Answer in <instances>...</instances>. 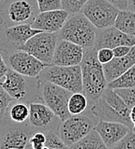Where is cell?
Returning <instances> with one entry per match:
<instances>
[{"mask_svg": "<svg viewBox=\"0 0 135 149\" xmlns=\"http://www.w3.org/2000/svg\"><path fill=\"white\" fill-rule=\"evenodd\" d=\"M97 50L93 47L84 48V58L80 63L83 93L85 95L89 107L93 106L108 87L102 65L97 60Z\"/></svg>", "mask_w": 135, "mask_h": 149, "instance_id": "6da1fadb", "label": "cell"}, {"mask_svg": "<svg viewBox=\"0 0 135 149\" xmlns=\"http://www.w3.org/2000/svg\"><path fill=\"white\" fill-rule=\"evenodd\" d=\"M89 109L99 121L121 123L132 130L134 128L130 120L131 109L113 89L107 87L99 100Z\"/></svg>", "mask_w": 135, "mask_h": 149, "instance_id": "7a4b0ae2", "label": "cell"}, {"mask_svg": "<svg viewBox=\"0 0 135 149\" xmlns=\"http://www.w3.org/2000/svg\"><path fill=\"white\" fill-rule=\"evenodd\" d=\"M96 28L82 13L70 14L62 29L58 32L59 40H64L84 48L94 47Z\"/></svg>", "mask_w": 135, "mask_h": 149, "instance_id": "3957f363", "label": "cell"}, {"mask_svg": "<svg viewBox=\"0 0 135 149\" xmlns=\"http://www.w3.org/2000/svg\"><path fill=\"white\" fill-rule=\"evenodd\" d=\"M90 109L77 116H71L65 121L60 122L56 134L67 146L71 147L90 133L98 123Z\"/></svg>", "mask_w": 135, "mask_h": 149, "instance_id": "277c9868", "label": "cell"}, {"mask_svg": "<svg viewBox=\"0 0 135 149\" xmlns=\"http://www.w3.org/2000/svg\"><path fill=\"white\" fill-rule=\"evenodd\" d=\"M39 13L36 0H8L2 3L0 18L6 28L31 24Z\"/></svg>", "mask_w": 135, "mask_h": 149, "instance_id": "5b68a950", "label": "cell"}, {"mask_svg": "<svg viewBox=\"0 0 135 149\" xmlns=\"http://www.w3.org/2000/svg\"><path fill=\"white\" fill-rule=\"evenodd\" d=\"M37 79L60 86L72 93H83L80 65H48L43 69Z\"/></svg>", "mask_w": 135, "mask_h": 149, "instance_id": "8992f818", "label": "cell"}, {"mask_svg": "<svg viewBox=\"0 0 135 149\" xmlns=\"http://www.w3.org/2000/svg\"><path fill=\"white\" fill-rule=\"evenodd\" d=\"M35 133L28 123H15L5 115L0 119V149H26Z\"/></svg>", "mask_w": 135, "mask_h": 149, "instance_id": "52a82bcc", "label": "cell"}, {"mask_svg": "<svg viewBox=\"0 0 135 149\" xmlns=\"http://www.w3.org/2000/svg\"><path fill=\"white\" fill-rule=\"evenodd\" d=\"M38 90L40 99L61 122L71 116L68 110V101L72 92L50 82L39 79Z\"/></svg>", "mask_w": 135, "mask_h": 149, "instance_id": "ba28073f", "label": "cell"}, {"mask_svg": "<svg viewBox=\"0 0 135 149\" xmlns=\"http://www.w3.org/2000/svg\"><path fill=\"white\" fill-rule=\"evenodd\" d=\"M80 13L96 29H105L114 25L119 10L107 0H88Z\"/></svg>", "mask_w": 135, "mask_h": 149, "instance_id": "9c48e42d", "label": "cell"}, {"mask_svg": "<svg viewBox=\"0 0 135 149\" xmlns=\"http://www.w3.org/2000/svg\"><path fill=\"white\" fill-rule=\"evenodd\" d=\"M58 41V32H41L31 37L23 46L22 50L33 55L47 66L52 65L53 54Z\"/></svg>", "mask_w": 135, "mask_h": 149, "instance_id": "30bf717a", "label": "cell"}, {"mask_svg": "<svg viewBox=\"0 0 135 149\" xmlns=\"http://www.w3.org/2000/svg\"><path fill=\"white\" fill-rule=\"evenodd\" d=\"M1 54L9 69L26 77L37 78L46 66H47L22 49Z\"/></svg>", "mask_w": 135, "mask_h": 149, "instance_id": "8fae6325", "label": "cell"}, {"mask_svg": "<svg viewBox=\"0 0 135 149\" xmlns=\"http://www.w3.org/2000/svg\"><path fill=\"white\" fill-rule=\"evenodd\" d=\"M41 32L33 29L31 24L3 28L0 31V53H9L22 49L31 37Z\"/></svg>", "mask_w": 135, "mask_h": 149, "instance_id": "7c38bea8", "label": "cell"}, {"mask_svg": "<svg viewBox=\"0 0 135 149\" xmlns=\"http://www.w3.org/2000/svg\"><path fill=\"white\" fill-rule=\"evenodd\" d=\"M28 123L35 130H42L44 134L51 131H55L59 127L56 124L60 120L53 112L42 103L31 102L29 104Z\"/></svg>", "mask_w": 135, "mask_h": 149, "instance_id": "4fadbf2b", "label": "cell"}, {"mask_svg": "<svg viewBox=\"0 0 135 149\" xmlns=\"http://www.w3.org/2000/svg\"><path fill=\"white\" fill-rule=\"evenodd\" d=\"M120 46H135V37L121 32L114 26L105 29H96L93 48L96 50L100 48L113 49Z\"/></svg>", "mask_w": 135, "mask_h": 149, "instance_id": "5bb4252c", "label": "cell"}, {"mask_svg": "<svg viewBox=\"0 0 135 149\" xmlns=\"http://www.w3.org/2000/svg\"><path fill=\"white\" fill-rule=\"evenodd\" d=\"M84 48L81 46L67 41L59 40L53 54V65L60 66L79 65L84 58Z\"/></svg>", "mask_w": 135, "mask_h": 149, "instance_id": "9a60e30c", "label": "cell"}, {"mask_svg": "<svg viewBox=\"0 0 135 149\" xmlns=\"http://www.w3.org/2000/svg\"><path fill=\"white\" fill-rule=\"evenodd\" d=\"M29 77L9 69L4 76V80L0 82L3 89L12 97L15 101H27L29 94L31 83Z\"/></svg>", "mask_w": 135, "mask_h": 149, "instance_id": "2e32d148", "label": "cell"}, {"mask_svg": "<svg viewBox=\"0 0 135 149\" xmlns=\"http://www.w3.org/2000/svg\"><path fill=\"white\" fill-rule=\"evenodd\" d=\"M70 14L67 11L62 9L40 12L31 23V27L42 32H59L64 26Z\"/></svg>", "mask_w": 135, "mask_h": 149, "instance_id": "e0dca14e", "label": "cell"}, {"mask_svg": "<svg viewBox=\"0 0 135 149\" xmlns=\"http://www.w3.org/2000/svg\"><path fill=\"white\" fill-rule=\"evenodd\" d=\"M94 129L109 149L132 130L128 126L121 123L106 121H98Z\"/></svg>", "mask_w": 135, "mask_h": 149, "instance_id": "ac0fdd59", "label": "cell"}, {"mask_svg": "<svg viewBox=\"0 0 135 149\" xmlns=\"http://www.w3.org/2000/svg\"><path fill=\"white\" fill-rule=\"evenodd\" d=\"M135 65V46H133L129 54L121 58H114L111 61L102 65L104 75L108 83L118 79L128 69Z\"/></svg>", "mask_w": 135, "mask_h": 149, "instance_id": "d6986e66", "label": "cell"}, {"mask_svg": "<svg viewBox=\"0 0 135 149\" xmlns=\"http://www.w3.org/2000/svg\"><path fill=\"white\" fill-rule=\"evenodd\" d=\"M121 32L135 37V12L130 10H119L114 25Z\"/></svg>", "mask_w": 135, "mask_h": 149, "instance_id": "ffe728a7", "label": "cell"}, {"mask_svg": "<svg viewBox=\"0 0 135 149\" xmlns=\"http://www.w3.org/2000/svg\"><path fill=\"white\" fill-rule=\"evenodd\" d=\"M6 115L11 121L15 123H24L28 120L29 107L24 102L14 101L8 108Z\"/></svg>", "mask_w": 135, "mask_h": 149, "instance_id": "44dd1931", "label": "cell"}, {"mask_svg": "<svg viewBox=\"0 0 135 149\" xmlns=\"http://www.w3.org/2000/svg\"><path fill=\"white\" fill-rule=\"evenodd\" d=\"M70 149H109L102 141L95 129L89 133L84 138L70 147Z\"/></svg>", "mask_w": 135, "mask_h": 149, "instance_id": "7402d4cb", "label": "cell"}, {"mask_svg": "<svg viewBox=\"0 0 135 149\" xmlns=\"http://www.w3.org/2000/svg\"><path fill=\"white\" fill-rule=\"evenodd\" d=\"M89 107L88 100L84 93H72L68 101V110L71 116H77L84 113Z\"/></svg>", "mask_w": 135, "mask_h": 149, "instance_id": "603a6c76", "label": "cell"}, {"mask_svg": "<svg viewBox=\"0 0 135 149\" xmlns=\"http://www.w3.org/2000/svg\"><path fill=\"white\" fill-rule=\"evenodd\" d=\"M135 87V65L128 69L125 73L118 79L108 83V88L120 89V88H134Z\"/></svg>", "mask_w": 135, "mask_h": 149, "instance_id": "cb8c5ba5", "label": "cell"}, {"mask_svg": "<svg viewBox=\"0 0 135 149\" xmlns=\"http://www.w3.org/2000/svg\"><path fill=\"white\" fill-rule=\"evenodd\" d=\"M87 1L88 0H60L61 8L69 14L80 13Z\"/></svg>", "mask_w": 135, "mask_h": 149, "instance_id": "d4e9b609", "label": "cell"}, {"mask_svg": "<svg viewBox=\"0 0 135 149\" xmlns=\"http://www.w3.org/2000/svg\"><path fill=\"white\" fill-rule=\"evenodd\" d=\"M124 103L130 109L135 105V87L134 88H120L114 90Z\"/></svg>", "mask_w": 135, "mask_h": 149, "instance_id": "484cf974", "label": "cell"}, {"mask_svg": "<svg viewBox=\"0 0 135 149\" xmlns=\"http://www.w3.org/2000/svg\"><path fill=\"white\" fill-rule=\"evenodd\" d=\"M46 141L45 145L50 146L54 149H70L58 136L55 131H51L46 134Z\"/></svg>", "mask_w": 135, "mask_h": 149, "instance_id": "4316f807", "label": "cell"}, {"mask_svg": "<svg viewBox=\"0 0 135 149\" xmlns=\"http://www.w3.org/2000/svg\"><path fill=\"white\" fill-rule=\"evenodd\" d=\"M110 149H135V133L132 130Z\"/></svg>", "mask_w": 135, "mask_h": 149, "instance_id": "83f0119b", "label": "cell"}, {"mask_svg": "<svg viewBox=\"0 0 135 149\" xmlns=\"http://www.w3.org/2000/svg\"><path fill=\"white\" fill-rule=\"evenodd\" d=\"M36 3L40 12L62 9L60 0H36Z\"/></svg>", "mask_w": 135, "mask_h": 149, "instance_id": "f1b7e54d", "label": "cell"}, {"mask_svg": "<svg viewBox=\"0 0 135 149\" xmlns=\"http://www.w3.org/2000/svg\"><path fill=\"white\" fill-rule=\"evenodd\" d=\"M14 101L15 100L10 97V95L3 89L0 84V119L5 116L8 108Z\"/></svg>", "mask_w": 135, "mask_h": 149, "instance_id": "f546056e", "label": "cell"}, {"mask_svg": "<svg viewBox=\"0 0 135 149\" xmlns=\"http://www.w3.org/2000/svg\"><path fill=\"white\" fill-rule=\"evenodd\" d=\"M46 134L43 132H35L29 139L28 145L31 149H42L45 147Z\"/></svg>", "mask_w": 135, "mask_h": 149, "instance_id": "4dcf8cb0", "label": "cell"}, {"mask_svg": "<svg viewBox=\"0 0 135 149\" xmlns=\"http://www.w3.org/2000/svg\"><path fill=\"white\" fill-rule=\"evenodd\" d=\"M97 60L102 65L106 64L114 59L113 49L110 48H100L97 50Z\"/></svg>", "mask_w": 135, "mask_h": 149, "instance_id": "1f68e13d", "label": "cell"}, {"mask_svg": "<svg viewBox=\"0 0 135 149\" xmlns=\"http://www.w3.org/2000/svg\"><path fill=\"white\" fill-rule=\"evenodd\" d=\"M132 47L129 46H120L117 47L113 48V53H114V58H121L129 54L131 51Z\"/></svg>", "mask_w": 135, "mask_h": 149, "instance_id": "d6a6232c", "label": "cell"}, {"mask_svg": "<svg viewBox=\"0 0 135 149\" xmlns=\"http://www.w3.org/2000/svg\"><path fill=\"white\" fill-rule=\"evenodd\" d=\"M107 1L112 3L119 10H128V0H107Z\"/></svg>", "mask_w": 135, "mask_h": 149, "instance_id": "836d02e7", "label": "cell"}, {"mask_svg": "<svg viewBox=\"0 0 135 149\" xmlns=\"http://www.w3.org/2000/svg\"><path fill=\"white\" fill-rule=\"evenodd\" d=\"M8 70H9V67L6 64L2 54L0 53V80L3 78H4V76H5L6 72H8Z\"/></svg>", "mask_w": 135, "mask_h": 149, "instance_id": "e575fe53", "label": "cell"}, {"mask_svg": "<svg viewBox=\"0 0 135 149\" xmlns=\"http://www.w3.org/2000/svg\"><path fill=\"white\" fill-rule=\"evenodd\" d=\"M130 120H131L132 123L134 125L135 127V105L133 108H131V110H130Z\"/></svg>", "mask_w": 135, "mask_h": 149, "instance_id": "d590c367", "label": "cell"}, {"mask_svg": "<svg viewBox=\"0 0 135 149\" xmlns=\"http://www.w3.org/2000/svg\"><path fill=\"white\" fill-rule=\"evenodd\" d=\"M128 10L135 12V0H128Z\"/></svg>", "mask_w": 135, "mask_h": 149, "instance_id": "8d00e7d4", "label": "cell"}, {"mask_svg": "<svg viewBox=\"0 0 135 149\" xmlns=\"http://www.w3.org/2000/svg\"><path fill=\"white\" fill-rule=\"evenodd\" d=\"M2 3H3V2H1V1H0V10H1ZM3 28H4V26H3V22H2V20H1V18H0V31L2 30V29H3Z\"/></svg>", "mask_w": 135, "mask_h": 149, "instance_id": "74e56055", "label": "cell"}, {"mask_svg": "<svg viewBox=\"0 0 135 149\" xmlns=\"http://www.w3.org/2000/svg\"><path fill=\"white\" fill-rule=\"evenodd\" d=\"M1 2H5V1H8V0H0Z\"/></svg>", "mask_w": 135, "mask_h": 149, "instance_id": "f35d334b", "label": "cell"}, {"mask_svg": "<svg viewBox=\"0 0 135 149\" xmlns=\"http://www.w3.org/2000/svg\"><path fill=\"white\" fill-rule=\"evenodd\" d=\"M26 149H31V148H30V147H27V148Z\"/></svg>", "mask_w": 135, "mask_h": 149, "instance_id": "ab89813d", "label": "cell"}]
</instances>
